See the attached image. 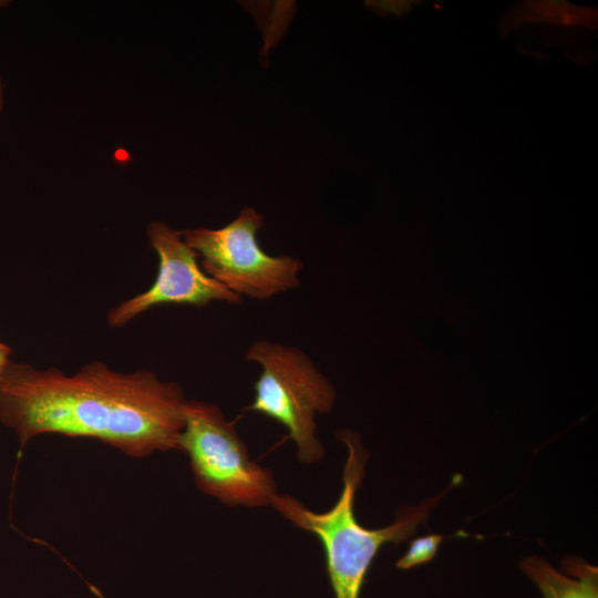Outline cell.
<instances>
[{
    "label": "cell",
    "mask_w": 598,
    "mask_h": 598,
    "mask_svg": "<svg viewBox=\"0 0 598 598\" xmlns=\"http://www.w3.org/2000/svg\"><path fill=\"white\" fill-rule=\"evenodd\" d=\"M187 401L176 382L100 361L72 375L9 362L0 377V421L21 446L53 433L93 437L137 458L178 450Z\"/></svg>",
    "instance_id": "1"
},
{
    "label": "cell",
    "mask_w": 598,
    "mask_h": 598,
    "mask_svg": "<svg viewBox=\"0 0 598 598\" xmlns=\"http://www.w3.org/2000/svg\"><path fill=\"white\" fill-rule=\"evenodd\" d=\"M337 439L348 448L337 503L326 512L316 513L291 495L277 494L271 505L293 525L319 538L334 598H359L368 570L381 547L389 543L399 545L414 535L443 494L401 508L389 526L375 529L362 526L354 514V499L369 453L357 432L339 430Z\"/></svg>",
    "instance_id": "2"
},
{
    "label": "cell",
    "mask_w": 598,
    "mask_h": 598,
    "mask_svg": "<svg viewBox=\"0 0 598 598\" xmlns=\"http://www.w3.org/2000/svg\"><path fill=\"white\" fill-rule=\"evenodd\" d=\"M261 371L254 384L255 399L247 411L264 414L288 431L302 463H315L324 454L317 437L316 415L332 411L337 392L331 381L301 349L260 339L245 353Z\"/></svg>",
    "instance_id": "3"
},
{
    "label": "cell",
    "mask_w": 598,
    "mask_h": 598,
    "mask_svg": "<svg viewBox=\"0 0 598 598\" xmlns=\"http://www.w3.org/2000/svg\"><path fill=\"white\" fill-rule=\"evenodd\" d=\"M178 450L198 488L223 504L266 506L278 494L272 473L251 461L235 421L214 403L187 401Z\"/></svg>",
    "instance_id": "4"
},
{
    "label": "cell",
    "mask_w": 598,
    "mask_h": 598,
    "mask_svg": "<svg viewBox=\"0 0 598 598\" xmlns=\"http://www.w3.org/2000/svg\"><path fill=\"white\" fill-rule=\"evenodd\" d=\"M264 216L251 207L218 229L194 228L183 233L202 269L239 297L267 300L300 285V259L271 256L259 245Z\"/></svg>",
    "instance_id": "5"
},
{
    "label": "cell",
    "mask_w": 598,
    "mask_h": 598,
    "mask_svg": "<svg viewBox=\"0 0 598 598\" xmlns=\"http://www.w3.org/2000/svg\"><path fill=\"white\" fill-rule=\"evenodd\" d=\"M147 235L159 258L157 277L146 291L110 310L111 327H122L161 303L204 307L213 301L231 305L241 301V297L202 269L196 252L185 243L182 233L156 221L148 226Z\"/></svg>",
    "instance_id": "6"
},
{
    "label": "cell",
    "mask_w": 598,
    "mask_h": 598,
    "mask_svg": "<svg viewBox=\"0 0 598 598\" xmlns=\"http://www.w3.org/2000/svg\"><path fill=\"white\" fill-rule=\"evenodd\" d=\"M519 569L539 589L543 598H598V568L581 557H567L563 573L537 556L519 561Z\"/></svg>",
    "instance_id": "7"
},
{
    "label": "cell",
    "mask_w": 598,
    "mask_h": 598,
    "mask_svg": "<svg viewBox=\"0 0 598 598\" xmlns=\"http://www.w3.org/2000/svg\"><path fill=\"white\" fill-rule=\"evenodd\" d=\"M444 538L443 535L431 534L413 539L408 551L396 561V568L410 569L431 561Z\"/></svg>",
    "instance_id": "8"
},
{
    "label": "cell",
    "mask_w": 598,
    "mask_h": 598,
    "mask_svg": "<svg viewBox=\"0 0 598 598\" xmlns=\"http://www.w3.org/2000/svg\"><path fill=\"white\" fill-rule=\"evenodd\" d=\"M10 353H11V349L6 343L0 341V377L10 362L9 361Z\"/></svg>",
    "instance_id": "9"
},
{
    "label": "cell",
    "mask_w": 598,
    "mask_h": 598,
    "mask_svg": "<svg viewBox=\"0 0 598 598\" xmlns=\"http://www.w3.org/2000/svg\"><path fill=\"white\" fill-rule=\"evenodd\" d=\"M1 105H2V85L0 81V109H1Z\"/></svg>",
    "instance_id": "10"
}]
</instances>
